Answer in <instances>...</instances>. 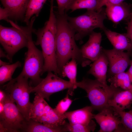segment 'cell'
Wrapping results in <instances>:
<instances>
[{
  "label": "cell",
  "instance_id": "1",
  "mask_svg": "<svg viewBox=\"0 0 132 132\" xmlns=\"http://www.w3.org/2000/svg\"><path fill=\"white\" fill-rule=\"evenodd\" d=\"M55 12L57 24L55 43L57 63L61 77L63 66L71 59H75L83 67L90 64L83 57L76 44L75 33L68 23L66 13L60 14Z\"/></svg>",
  "mask_w": 132,
  "mask_h": 132
},
{
  "label": "cell",
  "instance_id": "2",
  "mask_svg": "<svg viewBox=\"0 0 132 132\" xmlns=\"http://www.w3.org/2000/svg\"><path fill=\"white\" fill-rule=\"evenodd\" d=\"M106 18L105 9L103 7L97 10H87L84 14L77 17L67 16L68 23L75 33V40L80 41L81 44L82 39L94 29L99 28L103 31L106 28L104 21Z\"/></svg>",
  "mask_w": 132,
  "mask_h": 132
},
{
  "label": "cell",
  "instance_id": "3",
  "mask_svg": "<svg viewBox=\"0 0 132 132\" xmlns=\"http://www.w3.org/2000/svg\"><path fill=\"white\" fill-rule=\"evenodd\" d=\"M33 27L32 25H30L27 28L28 50L25 54L23 67L20 74L29 79L30 85L34 87L43 79L40 76L42 75L44 59L42 51L36 47L33 41Z\"/></svg>",
  "mask_w": 132,
  "mask_h": 132
},
{
  "label": "cell",
  "instance_id": "4",
  "mask_svg": "<svg viewBox=\"0 0 132 132\" xmlns=\"http://www.w3.org/2000/svg\"><path fill=\"white\" fill-rule=\"evenodd\" d=\"M56 30L54 27L46 26L37 30L35 32L37 39L35 45H40L44 59L42 75L51 71L61 76L58 68L55 49Z\"/></svg>",
  "mask_w": 132,
  "mask_h": 132
},
{
  "label": "cell",
  "instance_id": "5",
  "mask_svg": "<svg viewBox=\"0 0 132 132\" xmlns=\"http://www.w3.org/2000/svg\"><path fill=\"white\" fill-rule=\"evenodd\" d=\"M28 79L20 74L0 88L16 103L19 110L27 121L30 120L29 114L32 105L29 97L32 86Z\"/></svg>",
  "mask_w": 132,
  "mask_h": 132
},
{
  "label": "cell",
  "instance_id": "6",
  "mask_svg": "<svg viewBox=\"0 0 132 132\" xmlns=\"http://www.w3.org/2000/svg\"><path fill=\"white\" fill-rule=\"evenodd\" d=\"M76 86L86 92L93 110L100 111L109 107L108 103L109 100L115 93L122 89L103 84L96 79L85 78H83L81 81L77 82Z\"/></svg>",
  "mask_w": 132,
  "mask_h": 132
},
{
  "label": "cell",
  "instance_id": "7",
  "mask_svg": "<svg viewBox=\"0 0 132 132\" xmlns=\"http://www.w3.org/2000/svg\"><path fill=\"white\" fill-rule=\"evenodd\" d=\"M13 26L8 27L0 25V42L12 62L14 55L21 49L27 47L28 39L26 27L20 26L10 20Z\"/></svg>",
  "mask_w": 132,
  "mask_h": 132
},
{
  "label": "cell",
  "instance_id": "8",
  "mask_svg": "<svg viewBox=\"0 0 132 132\" xmlns=\"http://www.w3.org/2000/svg\"><path fill=\"white\" fill-rule=\"evenodd\" d=\"M6 93L3 101L4 112L0 114V132H23L28 121L15 103Z\"/></svg>",
  "mask_w": 132,
  "mask_h": 132
},
{
  "label": "cell",
  "instance_id": "9",
  "mask_svg": "<svg viewBox=\"0 0 132 132\" xmlns=\"http://www.w3.org/2000/svg\"><path fill=\"white\" fill-rule=\"evenodd\" d=\"M67 89H68L67 93L71 95L76 88L69 81L64 80L52 72L49 71L46 77L43 78L39 84L31 87V92L49 101L52 94Z\"/></svg>",
  "mask_w": 132,
  "mask_h": 132
},
{
  "label": "cell",
  "instance_id": "10",
  "mask_svg": "<svg viewBox=\"0 0 132 132\" xmlns=\"http://www.w3.org/2000/svg\"><path fill=\"white\" fill-rule=\"evenodd\" d=\"M102 50L108 59L109 66V73L111 76L124 72L130 65L131 59L130 53L113 48L106 49L102 48Z\"/></svg>",
  "mask_w": 132,
  "mask_h": 132
},
{
  "label": "cell",
  "instance_id": "11",
  "mask_svg": "<svg viewBox=\"0 0 132 132\" xmlns=\"http://www.w3.org/2000/svg\"><path fill=\"white\" fill-rule=\"evenodd\" d=\"M93 118L100 126L98 132H119L121 124V119L112 107L105 108L98 113L94 114Z\"/></svg>",
  "mask_w": 132,
  "mask_h": 132
},
{
  "label": "cell",
  "instance_id": "12",
  "mask_svg": "<svg viewBox=\"0 0 132 132\" xmlns=\"http://www.w3.org/2000/svg\"><path fill=\"white\" fill-rule=\"evenodd\" d=\"M55 111L44 99L35 94L29 114V119L41 123L48 124L53 118Z\"/></svg>",
  "mask_w": 132,
  "mask_h": 132
},
{
  "label": "cell",
  "instance_id": "13",
  "mask_svg": "<svg viewBox=\"0 0 132 132\" xmlns=\"http://www.w3.org/2000/svg\"><path fill=\"white\" fill-rule=\"evenodd\" d=\"M89 36L88 41L80 49L83 57L90 64L98 58L101 52L102 35L93 31Z\"/></svg>",
  "mask_w": 132,
  "mask_h": 132
},
{
  "label": "cell",
  "instance_id": "14",
  "mask_svg": "<svg viewBox=\"0 0 132 132\" xmlns=\"http://www.w3.org/2000/svg\"><path fill=\"white\" fill-rule=\"evenodd\" d=\"M106 7L107 17L115 24L123 21H128L132 14V5L125 2Z\"/></svg>",
  "mask_w": 132,
  "mask_h": 132
},
{
  "label": "cell",
  "instance_id": "15",
  "mask_svg": "<svg viewBox=\"0 0 132 132\" xmlns=\"http://www.w3.org/2000/svg\"><path fill=\"white\" fill-rule=\"evenodd\" d=\"M4 8L9 11V19L23 21L30 0H0Z\"/></svg>",
  "mask_w": 132,
  "mask_h": 132
},
{
  "label": "cell",
  "instance_id": "16",
  "mask_svg": "<svg viewBox=\"0 0 132 132\" xmlns=\"http://www.w3.org/2000/svg\"><path fill=\"white\" fill-rule=\"evenodd\" d=\"M132 104V88L127 90L117 91L108 102V105L116 111L129 109Z\"/></svg>",
  "mask_w": 132,
  "mask_h": 132
},
{
  "label": "cell",
  "instance_id": "17",
  "mask_svg": "<svg viewBox=\"0 0 132 132\" xmlns=\"http://www.w3.org/2000/svg\"><path fill=\"white\" fill-rule=\"evenodd\" d=\"M103 31L113 47V48L132 53V43L126 33H120L106 28Z\"/></svg>",
  "mask_w": 132,
  "mask_h": 132
},
{
  "label": "cell",
  "instance_id": "18",
  "mask_svg": "<svg viewBox=\"0 0 132 132\" xmlns=\"http://www.w3.org/2000/svg\"><path fill=\"white\" fill-rule=\"evenodd\" d=\"M108 64L107 57L102 48L100 55L93 62L88 73L93 75L100 82L107 84V73Z\"/></svg>",
  "mask_w": 132,
  "mask_h": 132
},
{
  "label": "cell",
  "instance_id": "19",
  "mask_svg": "<svg viewBox=\"0 0 132 132\" xmlns=\"http://www.w3.org/2000/svg\"><path fill=\"white\" fill-rule=\"evenodd\" d=\"M93 110L91 106H88L80 109L66 112L65 115L70 123L86 125L93 118Z\"/></svg>",
  "mask_w": 132,
  "mask_h": 132
},
{
  "label": "cell",
  "instance_id": "20",
  "mask_svg": "<svg viewBox=\"0 0 132 132\" xmlns=\"http://www.w3.org/2000/svg\"><path fill=\"white\" fill-rule=\"evenodd\" d=\"M23 132H65L64 125L54 126L41 123L30 119L28 121Z\"/></svg>",
  "mask_w": 132,
  "mask_h": 132
},
{
  "label": "cell",
  "instance_id": "21",
  "mask_svg": "<svg viewBox=\"0 0 132 132\" xmlns=\"http://www.w3.org/2000/svg\"><path fill=\"white\" fill-rule=\"evenodd\" d=\"M110 85L122 90H127L132 88V84L127 72L124 71L116 74L108 80Z\"/></svg>",
  "mask_w": 132,
  "mask_h": 132
},
{
  "label": "cell",
  "instance_id": "22",
  "mask_svg": "<svg viewBox=\"0 0 132 132\" xmlns=\"http://www.w3.org/2000/svg\"><path fill=\"white\" fill-rule=\"evenodd\" d=\"M101 0H73L69 5L68 10L73 11L80 9L97 10L101 8Z\"/></svg>",
  "mask_w": 132,
  "mask_h": 132
},
{
  "label": "cell",
  "instance_id": "23",
  "mask_svg": "<svg viewBox=\"0 0 132 132\" xmlns=\"http://www.w3.org/2000/svg\"><path fill=\"white\" fill-rule=\"evenodd\" d=\"M9 64L6 62L0 66V85H3L12 79V75L16 69L21 66V63L19 61L12 64Z\"/></svg>",
  "mask_w": 132,
  "mask_h": 132
},
{
  "label": "cell",
  "instance_id": "24",
  "mask_svg": "<svg viewBox=\"0 0 132 132\" xmlns=\"http://www.w3.org/2000/svg\"><path fill=\"white\" fill-rule=\"evenodd\" d=\"M77 61L74 58L67 63L63 67L61 72V77H67L69 81L72 83L76 88L77 87L76 84V77L77 71Z\"/></svg>",
  "mask_w": 132,
  "mask_h": 132
},
{
  "label": "cell",
  "instance_id": "25",
  "mask_svg": "<svg viewBox=\"0 0 132 132\" xmlns=\"http://www.w3.org/2000/svg\"><path fill=\"white\" fill-rule=\"evenodd\" d=\"M47 0H30L27 8L23 20L27 25L34 15L38 17L43 6Z\"/></svg>",
  "mask_w": 132,
  "mask_h": 132
},
{
  "label": "cell",
  "instance_id": "26",
  "mask_svg": "<svg viewBox=\"0 0 132 132\" xmlns=\"http://www.w3.org/2000/svg\"><path fill=\"white\" fill-rule=\"evenodd\" d=\"M96 125L92 120L88 124H73L66 122L64 125L65 132H93L95 129Z\"/></svg>",
  "mask_w": 132,
  "mask_h": 132
},
{
  "label": "cell",
  "instance_id": "27",
  "mask_svg": "<svg viewBox=\"0 0 132 132\" xmlns=\"http://www.w3.org/2000/svg\"><path fill=\"white\" fill-rule=\"evenodd\" d=\"M114 111L121 118V124L124 131L132 132V110L127 112Z\"/></svg>",
  "mask_w": 132,
  "mask_h": 132
},
{
  "label": "cell",
  "instance_id": "28",
  "mask_svg": "<svg viewBox=\"0 0 132 132\" xmlns=\"http://www.w3.org/2000/svg\"><path fill=\"white\" fill-rule=\"evenodd\" d=\"M67 93L66 97L59 102L54 109L55 112L60 116H64L69 108L73 100L69 98Z\"/></svg>",
  "mask_w": 132,
  "mask_h": 132
},
{
  "label": "cell",
  "instance_id": "29",
  "mask_svg": "<svg viewBox=\"0 0 132 132\" xmlns=\"http://www.w3.org/2000/svg\"><path fill=\"white\" fill-rule=\"evenodd\" d=\"M73 0H56L58 5L57 12L60 14L66 13L69 7Z\"/></svg>",
  "mask_w": 132,
  "mask_h": 132
},
{
  "label": "cell",
  "instance_id": "30",
  "mask_svg": "<svg viewBox=\"0 0 132 132\" xmlns=\"http://www.w3.org/2000/svg\"><path fill=\"white\" fill-rule=\"evenodd\" d=\"M10 14L8 11L4 8L0 7V20H5L9 22Z\"/></svg>",
  "mask_w": 132,
  "mask_h": 132
},
{
  "label": "cell",
  "instance_id": "31",
  "mask_svg": "<svg viewBox=\"0 0 132 132\" xmlns=\"http://www.w3.org/2000/svg\"><path fill=\"white\" fill-rule=\"evenodd\" d=\"M124 0H101L100 8L104 6L115 5L120 4L123 2Z\"/></svg>",
  "mask_w": 132,
  "mask_h": 132
},
{
  "label": "cell",
  "instance_id": "32",
  "mask_svg": "<svg viewBox=\"0 0 132 132\" xmlns=\"http://www.w3.org/2000/svg\"><path fill=\"white\" fill-rule=\"evenodd\" d=\"M126 30V34L132 43V14L130 19L128 21Z\"/></svg>",
  "mask_w": 132,
  "mask_h": 132
},
{
  "label": "cell",
  "instance_id": "33",
  "mask_svg": "<svg viewBox=\"0 0 132 132\" xmlns=\"http://www.w3.org/2000/svg\"><path fill=\"white\" fill-rule=\"evenodd\" d=\"M131 57L130 66L129 70L127 72L129 76L131 82L132 84V53L131 54Z\"/></svg>",
  "mask_w": 132,
  "mask_h": 132
},
{
  "label": "cell",
  "instance_id": "34",
  "mask_svg": "<svg viewBox=\"0 0 132 132\" xmlns=\"http://www.w3.org/2000/svg\"><path fill=\"white\" fill-rule=\"evenodd\" d=\"M6 92L2 89L0 88V102H3L6 96Z\"/></svg>",
  "mask_w": 132,
  "mask_h": 132
},
{
  "label": "cell",
  "instance_id": "35",
  "mask_svg": "<svg viewBox=\"0 0 132 132\" xmlns=\"http://www.w3.org/2000/svg\"><path fill=\"white\" fill-rule=\"evenodd\" d=\"M0 57H5L8 59V56L7 54H6L2 49L0 48Z\"/></svg>",
  "mask_w": 132,
  "mask_h": 132
}]
</instances>
